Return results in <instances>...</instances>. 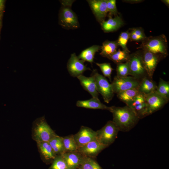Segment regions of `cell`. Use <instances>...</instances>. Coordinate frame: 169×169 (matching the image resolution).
Here are the masks:
<instances>
[{"mask_svg":"<svg viewBox=\"0 0 169 169\" xmlns=\"http://www.w3.org/2000/svg\"><path fill=\"white\" fill-rule=\"evenodd\" d=\"M32 132V138L36 143L49 142L57 135L48 124L44 116L33 122Z\"/></svg>","mask_w":169,"mask_h":169,"instance_id":"cell-2","label":"cell"},{"mask_svg":"<svg viewBox=\"0 0 169 169\" xmlns=\"http://www.w3.org/2000/svg\"><path fill=\"white\" fill-rule=\"evenodd\" d=\"M119 131L113 121L109 120L101 128L96 131V139L101 144L108 147L114 142Z\"/></svg>","mask_w":169,"mask_h":169,"instance_id":"cell-5","label":"cell"},{"mask_svg":"<svg viewBox=\"0 0 169 169\" xmlns=\"http://www.w3.org/2000/svg\"><path fill=\"white\" fill-rule=\"evenodd\" d=\"M129 40L131 41L141 42L146 38L143 28L141 27L133 28L128 30Z\"/></svg>","mask_w":169,"mask_h":169,"instance_id":"cell-26","label":"cell"},{"mask_svg":"<svg viewBox=\"0 0 169 169\" xmlns=\"http://www.w3.org/2000/svg\"><path fill=\"white\" fill-rule=\"evenodd\" d=\"M129 39V33L128 30L121 32L116 41L118 46H120L122 50L130 52L127 47V44Z\"/></svg>","mask_w":169,"mask_h":169,"instance_id":"cell-32","label":"cell"},{"mask_svg":"<svg viewBox=\"0 0 169 169\" xmlns=\"http://www.w3.org/2000/svg\"><path fill=\"white\" fill-rule=\"evenodd\" d=\"M138 48L161 54L165 57L168 54L167 41L166 36L163 34L147 37Z\"/></svg>","mask_w":169,"mask_h":169,"instance_id":"cell-3","label":"cell"},{"mask_svg":"<svg viewBox=\"0 0 169 169\" xmlns=\"http://www.w3.org/2000/svg\"><path fill=\"white\" fill-rule=\"evenodd\" d=\"M92 75L95 79L98 93L102 95L105 102L109 103L112 99L115 94L111 84L105 76L99 74L96 69L93 70Z\"/></svg>","mask_w":169,"mask_h":169,"instance_id":"cell-7","label":"cell"},{"mask_svg":"<svg viewBox=\"0 0 169 169\" xmlns=\"http://www.w3.org/2000/svg\"><path fill=\"white\" fill-rule=\"evenodd\" d=\"M73 136L79 148L96 139L97 134L96 131L91 128L82 126L78 132L73 135Z\"/></svg>","mask_w":169,"mask_h":169,"instance_id":"cell-13","label":"cell"},{"mask_svg":"<svg viewBox=\"0 0 169 169\" xmlns=\"http://www.w3.org/2000/svg\"><path fill=\"white\" fill-rule=\"evenodd\" d=\"M48 142L56 156L65 152L63 137L57 135L51 139Z\"/></svg>","mask_w":169,"mask_h":169,"instance_id":"cell-24","label":"cell"},{"mask_svg":"<svg viewBox=\"0 0 169 169\" xmlns=\"http://www.w3.org/2000/svg\"><path fill=\"white\" fill-rule=\"evenodd\" d=\"M100 46L93 45L82 51L78 57L79 59L84 62L86 61L92 63L95 54L100 49Z\"/></svg>","mask_w":169,"mask_h":169,"instance_id":"cell-22","label":"cell"},{"mask_svg":"<svg viewBox=\"0 0 169 169\" xmlns=\"http://www.w3.org/2000/svg\"><path fill=\"white\" fill-rule=\"evenodd\" d=\"M127 62L130 75L140 81L148 76L139 50L130 54Z\"/></svg>","mask_w":169,"mask_h":169,"instance_id":"cell-6","label":"cell"},{"mask_svg":"<svg viewBox=\"0 0 169 169\" xmlns=\"http://www.w3.org/2000/svg\"><path fill=\"white\" fill-rule=\"evenodd\" d=\"M113 115V122L119 131L127 132L133 128L140 119L134 111L127 105L123 107L111 106L109 110Z\"/></svg>","mask_w":169,"mask_h":169,"instance_id":"cell-1","label":"cell"},{"mask_svg":"<svg viewBox=\"0 0 169 169\" xmlns=\"http://www.w3.org/2000/svg\"><path fill=\"white\" fill-rule=\"evenodd\" d=\"M62 6L59 12V24L66 29H75L79 27V23L76 14L71 8L72 0L61 2Z\"/></svg>","mask_w":169,"mask_h":169,"instance_id":"cell-4","label":"cell"},{"mask_svg":"<svg viewBox=\"0 0 169 169\" xmlns=\"http://www.w3.org/2000/svg\"><path fill=\"white\" fill-rule=\"evenodd\" d=\"M140 81L131 76H115L111 84L114 94L129 89L138 88Z\"/></svg>","mask_w":169,"mask_h":169,"instance_id":"cell-9","label":"cell"},{"mask_svg":"<svg viewBox=\"0 0 169 169\" xmlns=\"http://www.w3.org/2000/svg\"><path fill=\"white\" fill-rule=\"evenodd\" d=\"M78 169H102L93 158L85 156Z\"/></svg>","mask_w":169,"mask_h":169,"instance_id":"cell-30","label":"cell"},{"mask_svg":"<svg viewBox=\"0 0 169 169\" xmlns=\"http://www.w3.org/2000/svg\"><path fill=\"white\" fill-rule=\"evenodd\" d=\"M49 169H69L68 165L61 155L56 156Z\"/></svg>","mask_w":169,"mask_h":169,"instance_id":"cell-31","label":"cell"},{"mask_svg":"<svg viewBox=\"0 0 169 169\" xmlns=\"http://www.w3.org/2000/svg\"><path fill=\"white\" fill-rule=\"evenodd\" d=\"M145 96L150 115L161 110L169 101L161 96L156 91Z\"/></svg>","mask_w":169,"mask_h":169,"instance_id":"cell-12","label":"cell"},{"mask_svg":"<svg viewBox=\"0 0 169 169\" xmlns=\"http://www.w3.org/2000/svg\"><path fill=\"white\" fill-rule=\"evenodd\" d=\"M130 52L119 49L107 58L117 64L127 61Z\"/></svg>","mask_w":169,"mask_h":169,"instance_id":"cell-27","label":"cell"},{"mask_svg":"<svg viewBox=\"0 0 169 169\" xmlns=\"http://www.w3.org/2000/svg\"><path fill=\"white\" fill-rule=\"evenodd\" d=\"M134 111L140 119L150 115L144 95L139 93L131 101L126 104Z\"/></svg>","mask_w":169,"mask_h":169,"instance_id":"cell-10","label":"cell"},{"mask_svg":"<svg viewBox=\"0 0 169 169\" xmlns=\"http://www.w3.org/2000/svg\"><path fill=\"white\" fill-rule=\"evenodd\" d=\"M139 51L147 75L152 78L158 64L165 57L162 55L154 54L145 50L141 49Z\"/></svg>","mask_w":169,"mask_h":169,"instance_id":"cell-8","label":"cell"},{"mask_svg":"<svg viewBox=\"0 0 169 169\" xmlns=\"http://www.w3.org/2000/svg\"><path fill=\"white\" fill-rule=\"evenodd\" d=\"M107 21H104L100 23L102 30L104 32L108 33L115 31L124 24L123 21L120 16L117 15L112 18L108 16Z\"/></svg>","mask_w":169,"mask_h":169,"instance_id":"cell-19","label":"cell"},{"mask_svg":"<svg viewBox=\"0 0 169 169\" xmlns=\"http://www.w3.org/2000/svg\"><path fill=\"white\" fill-rule=\"evenodd\" d=\"M4 0H0V13H2L4 9Z\"/></svg>","mask_w":169,"mask_h":169,"instance_id":"cell-37","label":"cell"},{"mask_svg":"<svg viewBox=\"0 0 169 169\" xmlns=\"http://www.w3.org/2000/svg\"><path fill=\"white\" fill-rule=\"evenodd\" d=\"M156 91L167 100H169V82L160 78Z\"/></svg>","mask_w":169,"mask_h":169,"instance_id":"cell-29","label":"cell"},{"mask_svg":"<svg viewBox=\"0 0 169 169\" xmlns=\"http://www.w3.org/2000/svg\"><path fill=\"white\" fill-rule=\"evenodd\" d=\"M96 19L100 23L105 21L108 13L107 0H87Z\"/></svg>","mask_w":169,"mask_h":169,"instance_id":"cell-14","label":"cell"},{"mask_svg":"<svg viewBox=\"0 0 169 169\" xmlns=\"http://www.w3.org/2000/svg\"><path fill=\"white\" fill-rule=\"evenodd\" d=\"M83 89L88 92L92 97H98V93L95 79L93 76L86 77L82 74L77 77Z\"/></svg>","mask_w":169,"mask_h":169,"instance_id":"cell-17","label":"cell"},{"mask_svg":"<svg viewBox=\"0 0 169 169\" xmlns=\"http://www.w3.org/2000/svg\"><path fill=\"white\" fill-rule=\"evenodd\" d=\"M1 14L2 13H0V31L1 27Z\"/></svg>","mask_w":169,"mask_h":169,"instance_id":"cell-39","label":"cell"},{"mask_svg":"<svg viewBox=\"0 0 169 169\" xmlns=\"http://www.w3.org/2000/svg\"><path fill=\"white\" fill-rule=\"evenodd\" d=\"M84 62L79 59L75 53L71 54L67 63V70L71 76L77 77L85 71L90 70L84 65Z\"/></svg>","mask_w":169,"mask_h":169,"instance_id":"cell-11","label":"cell"},{"mask_svg":"<svg viewBox=\"0 0 169 169\" xmlns=\"http://www.w3.org/2000/svg\"><path fill=\"white\" fill-rule=\"evenodd\" d=\"M63 142L65 152L78 150V148L73 135L63 137Z\"/></svg>","mask_w":169,"mask_h":169,"instance_id":"cell-28","label":"cell"},{"mask_svg":"<svg viewBox=\"0 0 169 169\" xmlns=\"http://www.w3.org/2000/svg\"><path fill=\"white\" fill-rule=\"evenodd\" d=\"M96 64L100 68L104 76L108 77L111 81V74L113 69L110 64L108 63H96Z\"/></svg>","mask_w":169,"mask_h":169,"instance_id":"cell-34","label":"cell"},{"mask_svg":"<svg viewBox=\"0 0 169 169\" xmlns=\"http://www.w3.org/2000/svg\"><path fill=\"white\" fill-rule=\"evenodd\" d=\"M61 155L65 160L69 169H78L85 156L78 150L65 152Z\"/></svg>","mask_w":169,"mask_h":169,"instance_id":"cell-16","label":"cell"},{"mask_svg":"<svg viewBox=\"0 0 169 169\" xmlns=\"http://www.w3.org/2000/svg\"><path fill=\"white\" fill-rule=\"evenodd\" d=\"M42 159L45 162H53L57 156L48 142L36 143Z\"/></svg>","mask_w":169,"mask_h":169,"instance_id":"cell-18","label":"cell"},{"mask_svg":"<svg viewBox=\"0 0 169 169\" xmlns=\"http://www.w3.org/2000/svg\"><path fill=\"white\" fill-rule=\"evenodd\" d=\"M143 1V0H123L122 2L131 3H136L142 2Z\"/></svg>","mask_w":169,"mask_h":169,"instance_id":"cell-36","label":"cell"},{"mask_svg":"<svg viewBox=\"0 0 169 169\" xmlns=\"http://www.w3.org/2000/svg\"><path fill=\"white\" fill-rule=\"evenodd\" d=\"M118 46L116 40L106 41L101 46L100 54L102 57L108 58L116 51Z\"/></svg>","mask_w":169,"mask_h":169,"instance_id":"cell-23","label":"cell"},{"mask_svg":"<svg viewBox=\"0 0 169 169\" xmlns=\"http://www.w3.org/2000/svg\"><path fill=\"white\" fill-rule=\"evenodd\" d=\"M157 87L152 78L146 76L140 81L138 90L140 93L146 95L156 91Z\"/></svg>","mask_w":169,"mask_h":169,"instance_id":"cell-21","label":"cell"},{"mask_svg":"<svg viewBox=\"0 0 169 169\" xmlns=\"http://www.w3.org/2000/svg\"><path fill=\"white\" fill-rule=\"evenodd\" d=\"M107 7L108 16H115L118 15L115 0H107Z\"/></svg>","mask_w":169,"mask_h":169,"instance_id":"cell-35","label":"cell"},{"mask_svg":"<svg viewBox=\"0 0 169 169\" xmlns=\"http://www.w3.org/2000/svg\"><path fill=\"white\" fill-rule=\"evenodd\" d=\"M139 93L138 88L131 89L117 94L118 98L126 105L131 101Z\"/></svg>","mask_w":169,"mask_h":169,"instance_id":"cell-25","label":"cell"},{"mask_svg":"<svg viewBox=\"0 0 169 169\" xmlns=\"http://www.w3.org/2000/svg\"><path fill=\"white\" fill-rule=\"evenodd\" d=\"M107 147L96 139L79 148L78 151L84 156L94 158Z\"/></svg>","mask_w":169,"mask_h":169,"instance_id":"cell-15","label":"cell"},{"mask_svg":"<svg viewBox=\"0 0 169 169\" xmlns=\"http://www.w3.org/2000/svg\"><path fill=\"white\" fill-rule=\"evenodd\" d=\"M76 105L78 107L90 109L108 110H109L110 109V107L101 103L98 97H92L87 100H78L77 101Z\"/></svg>","mask_w":169,"mask_h":169,"instance_id":"cell-20","label":"cell"},{"mask_svg":"<svg viewBox=\"0 0 169 169\" xmlns=\"http://www.w3.org/2000/svg\"><path fill=\"white\" fill-rule=\"evenodd\" d=\"M116 71V76L119 77H125L129 75V68L128 62L117 64Z\"/></svg>","mask_w":169,"mask_h":169,"instance_id":"cell-33","label":"cell"},{"mask_svg":"<svg viewBox=\"0 0 169 169\" xmlns=\"http://www.w3.org/2000/svg\"><path fill=\"white\" fill-rule=\"evenodd\" d=\"M162 2L167 6H169V1L168 0H161Z\"/></svg>","mask_w":169,"mask_h":169,"instance_id":"cell-38","label":"cell"}]
</instances>
